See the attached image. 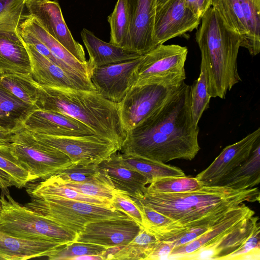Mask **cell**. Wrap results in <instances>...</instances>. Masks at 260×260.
Segmentation results:
<instances>
[{"instance_id":"obj_1","label":"cell","mask_w":260,"mask_h":260,"mask_svg":"<svg viewBox=\"0 0 260 260\" xmlns=\"http://www.w3.org/2000/svg\"><path fill=\"white\" fill-rule=\"evenodd\" d=\"M190 88L184 82L164 105L127 133L119 151L164 163L193 159L200 150V129L193 121Z\"/></svg>"},{"instance_id":"obj_2","label":"cell","mask_w":260,"mask_h":260,"mask_svg":"<svg viewBox=\"0 0 260 260\" xmlns=\"http://www.w3.org/2000/svg\"><path fill=\"white\" fill-rule=\"evenodd\" d=\"M259 197L256 187L241 189L203 185L181 193H145L138 200L183 227L190 228L214 225L232 209L245 202H259Z\"/></svg>"},{"instance_id":"obj_3","label":"cell","mask_w":260,"mask_h":260,"mask_svg":"<svg viewBox=\"0 0 260 260\" xmlns=\"http://www.w3.org/2000/svg\"><path fill=\"white\" fill-rule=\"evenodd\" d=\"M37 85L39 109L66 114L83 123L95 134L112 141L121 150L127 133L118 104L96 91Z\"/></svg>"},{"instance_id":"obj_4","label":"cell","mask_w":260,"mask_h":260,"mask_svg":"<svg viewBox=\"0 0 260 260\" xmlns=\"http://www.w3.org/2000/svg\"><path fill=\"white\" fill-rule=\"evenodd\" d=\"M196 40L201 53L208 91L211 98L224 99L227 92L241 81L237 68L241 38L211 7L201 18Z\"/></svg>"},{"instance_id":"obj_5","label":"cell","mask_w":260,"mask_h":260,"mask_svg":"<svg viewBox=\"0 0 260 260\" xmlns=\"http://www.w3.org/2000/svg\"><path fill=\"white\" fill-rule=\"evenodd\" d=\"M0 231L29 240L74 242L77 234L16 202L9 193L0 195Z\"/></svg>"},{"instance_id":"obj_6","label":"cell","mask_w":260,"mask_h":260,"mask_svg":"<svg viewBox=\"0 0 260 260\" xmlns=\"http://www.w3.org/2000/svg\"><path fill=\"white\" fill-rule=\"evenodd\" d=\"M24 206L77 234L89 222L127 216L111 207L56 197L31 198Z\"/></svg>"},{"instance_id":"obj_7","label":"cell","mask_w":260,"mask_h":260,"mask_svg":"<svg viewBox=\"0 0 260 260\" xmlns=\"http://www.w3.org/2000/svg\"><path fill=\"white\" fill-rule=\"evenodd\" d=\"M9 146L13 154L29 173L30 182L46 180L73 165L65 154L38 141L23 126L16 132Z\"/></svg>"},{"instance_id":"obj_8","label":"cell","mask_w":260,"mask_h":260,"mask_svg":"<svg viewBox=\"0 0 260 260\" xmlns=\"http://www.w3.org/2000/svg\"><path fill=\"white\" fill-rule=\"evenodd\" d=\"M188 49L179 45L160 44L143 54L134 74V86L158 84L179 86L186 78Z\"/></svg>"},{"instance_id":"obj_9","label":"cell","mask_w":260,"mask_h":260,"mask_svg":"<svg viewBox=\"0 0 260 260\" xmlns=\"http://www.w3.org/2000/svg\"><path fill=\"white\" fill-rule=\"evenodd\" d=\"M223 21L241 38L252 56L260 52V0H212Z\"/></svg>"},{"instance_id":"obj_10","label":"cell","mask_w":260,"mask_h":260,"mask_svg":"<svg viewBox=\"0 0 260 260\" xmlns=\"http://www.w3.org/2000/svg\"><path fill=\"white\" fill-rule=\"evenodd\" d=\"M181 85L147 84L131 87L118 103L121 120L126 133L164 105L179 90Z\"/></svg>"},{"instance_id":"obj_11","label":"cell","mask_w":260,"mask_h":260,"mask_svg":"<svg viewBox=\"0 0 260 260\" xmlns=\"http://www.w3.org/2000/svg\"><path fill=\"white\" fill-rule=\"evenodd\" d=\"M31 133L38 141L65 154L75 165H99L120 150L114 143L96 135L58 137Z\"/></svg>"},{"instance_id":"obj_12","label":"cell","mask_w":260,"mask_h":260,"mask_svg":"<svg viewBox=\"0 0 260 260\" xmlns=\"http://www.w3.org/2000/svg\"><path fill=\"white\" fill-rule=\"evenodd\" d=\"M27 13L58 41L80 62L88 65L83 46L73 38L55 0H26Z\"/></svg>"},{"instance_id":"obj_13","label":"cell","mask_w":260,"mask_h":260,"mask_svg":"<svg viewBox=\"0 0 260 260\" xmlns=\"http://www.w3.org/2000/svg\"><path fill=\"white\" fill-rule=\"evenodd\" d=\"M142 229L128 216L107 218L86 224L77 234L75 242L91 243L106 248L124 246L131 242Z\"/></svg>"},{"instance_id":"obj_14","label":"cell","mask_w":260,"mask_h":260,"mask_svg":"<svg viewBox=\"0 0 260 260\" xmlns=\"http://www.w3.org/2000/svg\"><path fill=\"white\" fill-rule=\"evenodd\" d=\"M201 21L186 7L185 0H169L155 13L153 29L155 47L197 29Z\"/></svg>"},{"instance_id":"obj_15","label":"cell","mask_w":260,"mask_h":260,"mask_svg":"<svg viewBox=\"0 0 260 260\" xmlns=\"http://www.w3.org/2000/svg\"><path fill=\"white\" fill-rule=\"evenodd\" d=\"M141 57L93 69L90 80L96 91L111 102H121L134 84L135 71Z\"/></svg>"},{"instance_id":"obj_16","label":"cell","mask_w":260,"mask_h":260,"mask_svg":"<svg viewBox=\"0 0 260 260\" xmlns=\"http://www.w3.org/2000/svg\"><path fill=\"white\" fill-rule=\"evenodd\" d=\"M259 137L258 127L238 142L227 146L206 169L196 176V178L203 185H216L249 157Z\"/></svg>"},{"instance_id":"obj_17","label":"cell","mask_w":260,"mask_h":260,"mask_svg":"<svg viewBox=\"0 0 260 260\" xmlns=\"http://www.w3.org/2000/svg\"><path fill=\"white\" fill-rule=\"evenodd\" d=\"M22 126L34 134L51 136H85L96 135L80 121L64 114L37 108Z\"/></svg>"},{"instance_id":"obj_18","label":"cell","mask_w":260,"mask_h":260,"mask_svg":"<svg viewBox=\"0 0 260 260\" xmlns=\"http://www.w3.org/2000/svg\"><path fill=\"white\" fill-rule=\"evenodd\" d=\"M131 16V50L143 55L155 47L153 29L156 0H127Z\"/></svg>"},{"instance_id":"obj_19","label":"cell","mask_w":260,"mask_h":260,"mask_svg":"<svg viewBox=\"0 0 260 260\" xmlns=\"http://www.w3.org/2000/svg\"><path fill=\"white\" fill-rule=\"evenodd\" d=\"M254 215V212L242 203L232 209L208 231L196 239L173 248L167 259H176L192 253L207 246L227 234L246 219Z\"/></svg>"},{"instance_id":"obj_20","label":"cell","mask_w":260,"mask_h":260,"mask_svg":"<svg viewBox=\"0 0 260 260\" xmlns=\"http://www.w3.org/2000/svg\"><path fill=\"white\" fill-rule=\"evenodd\" d=\"M257 216L246 219L213 243L178 259H224L240 247L259 223Z\"/></svg>"},{"instance_id":"obj_21","label":"cell","mask_w":260,"mask_h":260,"mask_svg":"<svg viewBox=\"0 0 260 260\" xmlns=\"http://www.w3.org/2000/svg\"><path fill=\"white\" fill-rule=\"evenodd\" d=\"M24 43L30 58L32 77L39 84L49 87L96 91L94 86L76 80L61 68L39 53L32 46Z\"/></svg>"},{"instance_id":"obj_22","label":"cell","mask_w":260,"mask_h":260,"mask_svg":"<svg viewBox=\"0 0 260 260\" xmlns=\"http://www.w3.org/2000/svg\"><path fill=\"white\" fill-rule=\"evenodd\" d=\"M81 37L89 55L87 63L90 74L94 68L135 59L143 55L137 52L106 42L85 28L81 32Z\"/></svg>"},{"instance_id":"obj_23","label":"cell","mask_w":260,"mask_h":260,"mask_svg":"<svg viewBox=\"0 0 260 260\" xmlns=\"http://www.w3.org/2000/svg\"><path fill=\"white\" fill-rule=\"evenodd\" d=\"M0 69L4 74L32 76L29 56L18 31H0Z\"/></svg>"},{"instance_id":"obj_24","label":"cell","mask_w":260,"mask_h":260,"mask_svg":"<svg viewBox=\"0 0 260 260\" xmlns=\"http://www.w3.org/2000/svg\"><path fill=\"white\" fill-rule=\"evenodd\" d=\"M66 243L17 238L0 231V259L26 260L46 256L52 250Z\"/></svg>"},{"instance_id":"obj_25","label":"cell","mask_w":260,"mask_h":260,"mask_svg":"<svg viewBox=\"0 0 260 260\" xmlns=\"http://www.w3.org/2000/svg\"><path fill=\"white\" fill-rule=\"evenodd\" d=\"M116 152L99 166L115 189L139 200L145 193L150 181L141 174L122 165L117 158Z\"/></svg>"},{"instance_id":"obj_26","label":"cell","mask_w":260,"mask_h":260,"mask_svg":"<svg viewBox=\"0 0 260 260\" xmlns=\"http://www.w3.org/2000/svg\"><path fill=\"white\" fill-rule=\"evenodd\" d=\"M18 27L25 30L42 42L58 59L82 76L90 80L88 66L80 62L58 41L49 35L30 15L23 14Z\"/></svg>"},{"instance_id":"obj_27","label":"cell","mask_w":260,"mask_h":260,"mask_svg":"<svg viewBox=\"0 0 260 260\" xmlns=\"http://www.w3.org/2000/svg\"><path fill=\"white\" fill-rule=\"evenodd\" d=\"M255 144L249 157L216 185L235 189L254 187L260 182V142Z\"/></svg>"},{"instance_id":"obj_28","label":"cell","mask_w":260,"mask_h":260,"mask_svg":"<svg viewBox=\"0 0 260 260\" xmlns=\"http://www.w3.org/2000/svg\"><path fill=\"white\" fill-rule=\"evenodd\" d=\"M9 144H0V189L3 193H9L10 187L21 188L30 182L29 173L13 154Z\"/></svg>"},{"instance_id":"obj_29","label":"cell","mask_w":260,"mask_h":260,"mask_svg":"<svg viewBox=\"0 0 260 260\" xmlns=\"http://www.w3.org/2000/svg\"><path fill=\"white\" fill-rule=\"evenodd\" d=\"M26 186V191L31 198L56 197L111 207L110 201L85 196L50 178L39 183H28Z\"/></svg>"},{"instance_id":"obj_30","label":"cell","mask_w":260,"mask_h":260,"mask_svg":"<svg viewBox=\"0 0 260 260\" xmlns=\"http://www.w3.org/2000/svg\"><path fill=\"white\" fill-rule=\"evenodd\" d=\"M116 155L122 165L144 175L148 179L150 183L160 178L185 175L183 170L179 168L164 162L126 155L120 151H117Z\"/></svg>"},{"instance_id":"obj_31","label":"cell","mask_w":260,"mask_h":260,"mask_svg":"<svg viewBox=\"0 0 260 260\" xmlns=\"http://www.w3.org/2000/svg\"><path fill=\"white\" fill-rule=\"evenodd\" d=\"M37 108L36 106L22 101L4 88L0 105V126L19 129L28 116Z\"/></svg>"},{"instance_id":"obj_32","label":"cell","mask_w":260,"mask_h":260,"mask_svg":"<svg viewBox=\"0 0 260 260\" xmlns=\"http://www.w3.org/2000/svg\"><path fill=\"white\" fill-rule=\"evenodd\" d=\"M107 19L110 27L109 43L131 50V16L127 0H117Z\"/></svg>"},{"instance_id":"obj_33","label":"cell","mask_w":260,"mask_h":260,"mask_svg":"<svg viewBox=\"0 0 260 260\" xmlns=\"http://www.w3.org/2000/svg\"><path fill=\"white\" fill-rule=\"evenodd\" d=\"M135 200L143 216L144 229L155 236L158 240L187 229L169 217L143 205L138 200Z\"/></svg>"},{"instance_id":"obj_34","label":"cell","mask_w":260,"mask_h":260,"mask_svg":"<svg viewBox=\"0 0 260 260\" xmlns=\"http://www.w3.org/2000/svg\"><path fill=\"white\" fill-rule=\"evenodd\" d=\"M158 242L155 236L142 229L131 242L113 255L112 259L146 260Z\"/></svg>"},{"instance_id":"obj_35","label":"cell","mask_w":260,"mask_h":260,"mask_svg":"<svg viewBox=\"0 0 260 260\" xmlns=\"http://www.w3.org/2000/svg\"><path fill=\"white\" fill-rule=\"evenodd\" d=\"M50 177L59 182L79 183L94 182L105 184L113 187L99 164H73L61 173Z\"/></svg>"},{"instance_id":"obj_36","label":"cell","mask_w":260,"mask_h":260,"mask_svg":"<svg viewBox=\"0 0 260 260\" xmlns=\"http://www.w3.org/2000/svg\"><path fill=\"white\" fill-rule=\"evenodd\" d=\"M0 85L22 101L36 106L39 90L32 76L3 74L0 76Z\"/></svg>"},{"instance_id":"obj_37","label":"cell","mask_w":260,"mask_h":260,"mask_svg":"<svg viewBox=\"0 0 260 260\" xmlns=\"http://www.w3.org/2000/svg\"><path fill=\"white\" fill-rule=\"evenodd\" d=\"M203 186L196 177L185 175L166 177L151 181L147 185L145 193H181L196 190Z\"/></svg>"},{"instance_id":"obj_38","label":"cell","mask_w":260,"mask_h":260,"mask_svg":"<svg viewBox=\"0 0 260 260\" xmlns=\"http://www.w3.org/2000/svg\"><path fill=\"white\" fill-rule=\"evenodd\" d=\"M200 67L199 77L194 81L190 88L191 111L193 121L196 125H198L204 112L209 108L211 98L207 89L204 66L201 63Z\"/></svg>"},{"instance_id":"obj_39","label":"cell","mask_w":260,"mask_h":260,"mask_svg":"<svg viewBox=\"0 0 260 260\" xmlns=\"http://www.w3.org/2000/svg\"><path fill=\"white\" fill-rule=\"evenodd\" d=\"M107 248L99 245L74 241L55 248L46 257L49 260H72L76 257L87 254L101 255L103 257Z\"/></svg>"},{"instance_id":"obj_40","label":"cell","mask_w":260,"mask_h":260,"mask_svg":"<svg viewBox=\"0 0 260 260\" xmlns=\"http://www.w3.org/2000/svg\"><path fill=\"white\" fill-rule=\"evenodd\" d=\"M25 1L0 0V31H17Z\"/></svg>"},{"instance_id":"obj_41","label":"cell","mask_w":260,"mask_h":260,"mask_svg":"<svg viewBox=\"0 0 260 260\" xmlns=\"http://www.w3.org/2000/svg\"><path fill=\"white\" fill-rule=\"evenodd\" d=\"M111 207L123 212L144 229L141 211L135 200L129 195L116 189L111 200Z\"/></svg>"},{"instance_id":"obj_42","label":"cell","mask_w":260,"mask_h":260,"mask_svg":"<svg viewBox=\"0 0 260 260\" xmlns=\"http://www.w3.org/2000/svg\"><path fill=\"white\" fill-rule=\"evenodd\" d=\"M52 180L63 184L69 187L85 196L95 198L111 200L113 193L116 190L113 187L107 184L94 183H75V182H62L55 181L51 177L49 178Z\"/></svg>"},{"instance_id":"obj_43","label":"cell","mask_w":260,"mask_h":260,"mask_svg":"<svg viewBox=\"0 0 260 260\" xmlns=\"http://www.w3.org/2000/svg\"><path fill=\"white\" fill-rule=\"evenodd\" d=\"M260 226L256 225L244 244L233 253L227 259H260Z\"/></svg>"},{"instance_id":"obj_44","label":"cell","mask_w":260,"mask_h":260,"mask_svg":"<svg viewBox=\"0 0 260 260\" xmlns=\"http://www.w3.org/2000/svg\"><path fill=\"white\" fill-rule=\"evenodd\" d=\"M212 3V0H185L186 7L194 15L201 19L211 7Z\"/></svg>"},{"instance_id":"obj_45","label":"cell","mask_w":260,"mask_h":260,"mask_svg":"<svg viewBox=\"0 0 260 260\" xmlns=\"http://www.w3.org/2000/svg\"><path fill=\"white\" fill-rule=\"evenodd\" d=\"M173 247L169 243L159 241L146 260L167 259Z\"/></svg>"},{"instance_id":"obj_46","label":"cell","mask_w":260,"mask_h":260,"mask_svg":"<svg viewBox=\"0 0 260 260\" xmlns=\"http://www.w3.org/2000/svg\"><path fill=\"white\" fill-rule=\"evenodd\" d=\"M18 129H11L0 126V144H9L12 143Z\"/></svg>"},{"instance_id":"obj_47","label":"cell","mask_w":260,"mask_h":260,"mask_svg":"<svg viewBox=\"0 0 260 260\" xmlns=\"http://www.w3.org/2000/svg\"><path fill=\"white\" fill-rule=\"evenodd\" d=\"M72 260H103L101 255L87 254L73 258Z\"/></svg>"},{"instance_id":"obj_48","label":"cell","mask_w":260,"mask_h":260,"mask_svg":"<svg viewBox=\"0 0 260 260\" xmlns=\"http://www.w3.org/2000/svg\"><path fill=\"white\" fill-rule=\"evenodd\" d=\"M169 0H156L155 13L158 11Z\"/></svg>"},{"instance_id":"obj_49","label":"cell","mask_w":260,"mask_h":260,"mask_svg":"<svg viewBox=\"0 0 260 260\" xmlns=\"http://www.w3.org/2000/svg\"><path fill=\"white\" fill-rule=\"evenodd\" d=\"M4 88L0 85V105L3 97Z\"/></svg>"},{"instance_id":"obj_50","label":"cell","mask_w":260,"mask_h":260,"mask_svg":"<svg viewBox=\"0 0 260 260\" xmlns=\"http://www.w3.org/2000/svg\"><path fill=\"white\" fill-rule=\"evenodd\" d=\"M3 74H4L3 71H2V69H0V76H1L2 75H3Z\"/></svg>"}]
</instances>
